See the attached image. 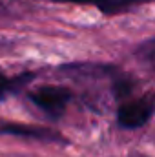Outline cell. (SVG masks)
I'll return each instance as SVG.
<instances>
[{"label": "cell", "instance_id": "1", "mask_svg": "<svg viewBox=\"0 0 155 157\" xmlns=\"http://www.w3.org/2000/svg\"><path fill=\"white\" fill-rule=\"evenodd\" d=\"M57 71L77 84H108L112 90V99L115 102L131 97L137 90L135 77L110 62H64L57 68Z\"/></svg>", "mask_w": 155, "mask_h": 157}, {"label": "cell", "instance_id": "2", "mask_svg": "<svg viewBox=\"0 0 155 157\" xmlns=\"http://www.w3.org/2000/svg\"><path fill=\"white\" fill-rule=\"evenodd\" d=\"M28 101L37 106L49 121H59L64 117L68 104L73 101L75 93L64 84H40L33 90H26Z\"/></svg>", "mask_w": 155, "mask_h": 157}, {"label": "cell", "instance_id": "3", "mask_svg": "<svg viewBox=\"0 0 155 157\" xmlns=\"http://www.w3.org/2000/svg\"><path fill=\"white\" fill-rule=\"evenodd\" d=\"M155 112V99L153 93L148 91L141 97H128L119 102L117 106V126L122 130H139L146 126Z\"/></svg>", "mask_w": 155, "mask_h": 157}, {"label": "cell", "instance_id": "4", "mask_svg": "<svg viewBox=\"0 0 155 157\" xmlns=\"http://www.w3.org/2000/svg\"><path fill=\"white\" fill-rule=\"evenodd\" d=\"M0 135H9V137H18V139H26V141H37V143L62 144V146L70 144V141L55 128L24 124V122H17V121H2L0 119Z\"/></svg>", "mask_w": 155, "mask_h": 157}, {"label": "cell", "instance_id": "5", "mask_svg": "<svg viewBox=\"0 0 155 157\" xmlns=\"http://www.w3.org/2000/svg\"><path fill=\"white\" fill-rule=\"evenodd\" d=\"M55 4H73V6H91L104 17H117L131 13L142 6H150L153 0H51Z\"/></svg>", "mask_w": 155, "mask_h": 157}, {"label": "cell", "instance_id": "6", "mask_svg": "<svg viewBox=\"0 0 155 157\" xmlns=\"http://www.w3.org/2000/svg\"><path fill=\"white\" fill-rule=\"evenodd\" d=\"M37 77H39V71H33V70H26L17 75H6L4 71H0V102L7 101L13 95L24 93Z\"/></svg>", "mask_w": 155, "mask_h": 157}, {"label": "cell", "instance_id": "7", "mask_svg": "<svg viewBox=\"0 0 155 157\" xmlns=\"http://www.w3.org/2000/svg\"><path fill=\"white\" fill-rule=\"evenodd\" d=\"M153 42L155 39L153 37H148L146 40H142L139 46H137V49H135V55L142 60L144 59V64L148 66V68H152L153 66Z\"/></svg>", "mask_w": 155, "mask_h": 157}, {"label": "cell", "instance_id": "8", "mask_svg": "<svg viewBox=\"0 0 155 157\" xmlns=\"http://www.w3.org/2000/svg\"><path fill=\"white\" fill-rule=\"evenodd\" d=\"M11 13V9H9V6L4 2V0H0V17H7Z\"/></svg>", "mask_w": 155, "mask_h": 157}]
</instances>
